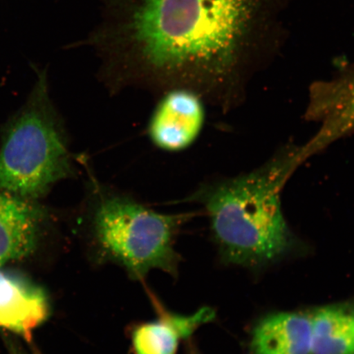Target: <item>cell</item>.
<instances>
[{"label": "cell", "instance_id": "obj_1", "mask_svg": "<svg viewBox=\"0 0 354 354\" xmlns=\"http://www.w3.org/2000/svg\"><path fill=\"white\" fill-rule=\"evenodd\" d=\"M88 41L114 87L185 88L223 109L243 99L255 0H100Z\"/></svg>", "mask_w": 354, "mask_h": 354}, {"label": "cell", "instance_id": "obj_2", "mask_svg": "<svg viewBox=\"0 0 354 354\" xmlns=\"http://www.w3.org/2000/svg\"><path fill=\"white\" fill-rule=\"evenodd\" d=\"M304 162L302 145H286L256 169L203 184L188 198L205 210L224 260L257 264L286 250L290 232L282 190Z\"/></svg>", "mask_w": 354, "mask_h": 354}, {"label": "cell", "instance_id": "obj_3", "mask_svg": "<svg viewBox=\"0 0 354 354\" xmlns=\"http://www.w3.org/2000/svg\"><path fill=\"white\" fill-rule=\"evenodd\" d=\"M85 210L86 249L93 263L116 265L135 281L153 270L178 275L176 241L189 214H161L95 183Z\"/></svg>", "mask_w": 354, "mask_h": 354}, {"label": "cell", "instance_id": "obj_4", "mask_svg": "<svg viewBox=\"0 0 354 354\" xmlns=\"http://www.w3.org/2000/svg\"><path fill=\"white\" fill-rule=\"evenodd\" d=\"M73 174L65 133L48 100L46 79L8 124L0 149V189L35 201Z\"/></svg>", "mask_w": 354, "mask_h": 354}, {"label": "cell", "instance_id": "obj_5", "mask_svg": "<svg viewBox=\"0 0 354 354\" xmlns=\"http://www.w3.org/2000/svg\"><path fill=\"white\" fill-rule=\"evenodd\" d=\"M308 121L319 125L308 147L318 153L354 133V71L310 88L306 112Z\"/></svg>", "mask_w": 354, "mask_h": 354}, {"label": "cell", "instance_id": "obj_6", "mask_svg": "<svg viewBox=\"0 0 354 354\" xmlns=\"http://www.w3.org/2000/svg\"><path fill=\"white\" fill-rule=\"evenodd\" d=\"M165 94L150 119L149 138L165 151H180L201 134L205 120L203 100L196 93L185 88H174Z\"/></svg>", "mask_w": 354, "mask_h": 354}, {"label": "cell", "instance_id": "obj_7", "mask_svg": "<svg viewBox=\"0 0 354 354\" xmlns=\"http://www.w3.org/2000/svg\"><path fill=\"white\" fill-rule=\"evenodd\" d=\"M149 295L157 317L130 328L133 354H176L181 343L189 342L198 329L215 319L216 313L210 307L185 315L171 311L154 295Z\"/></svg>", "mask_w": 354, "mask_h": 354}, {"label": "cell", "instance_id": "obj_8", "mask_svg": "<svg viewBox=\"0 0 354 354\" xmlns=\"http://www.w3.org/2000/svg\"><path fill=\"white\" fill-rule=\"evenodd\" d=\"M50 313V298L42 287L0 268V328L30 342Z\"/></svg>", "mask_w": 354, "mask_h": 354}, {"label": "cell", "instance_id": "obj_9", "mask_svg": "<svg viewBox=\"0 0 354 354\" xmlns=\"http://www.w3.org/2000/svg\"><path fill=\"white\" fill-rule=\"evenodd\" d=\"M44 218L35 201L0 189V268L32 254Z\"/></svg>", "mask_w": 354, "mask_h": 354}, {"label": "cell", "instance_id": "obj_10", "mask_svg": "<svg viewBox=\"0 0 354 354\" xmlns=\"http://www.w3.org/2000/svg\"><path fill=\"white\" fill-rule=\"evenodd\" d=\"M311 319L291 313L266 318L252 339L254 354H311Z\"/></svg>", "mask_w": 354, "mask_h": 354}, {"label": "cell", "instance_id": "obj_11", "mask_svg": "<svg viewBox=\"0 0 354 354\" xmlns=\"http://www.w3.org/2000/svg\"><path fill=\"white\" fill-rule=\"evenodd\" d=\"M310 319L311 354H354V308H323Z\"/></svg>", "mask_w": 354, "mask_h": 354}, {"label": "cell", "instance_id": "obj_12", "mask_svg": "<svg viewBox=\"0 0 354 354\" xmlns=\"http://www.w3.org/2000/svg\"><path fill=\"white\" fill-rule=\"evenodd\" d=\"M10 354H41L37 352H28L24 351V349L17 348L15 346H11L10 348Z\"/></svg>", "mask_w": 354, "mask_h": 354}, {"label": "cell", "instance_id": "obj_13", "mask_svg": "<svg viewBox=\"0 0 354 354\" xmlns=\"http://www.w3.org/2000/svg\"><path fill=\"white\" fill-rule=\"evenodd\" d=\"M192 340H189L188 344L187 345V353L185 354H201L198 352L197 348L194 346V344L190 343Z\"/></svg>", "mask_w": 354, "mask_h": 354}]
</instances>
